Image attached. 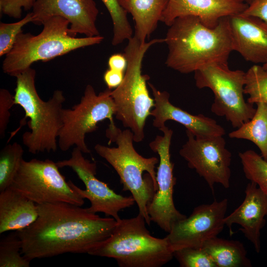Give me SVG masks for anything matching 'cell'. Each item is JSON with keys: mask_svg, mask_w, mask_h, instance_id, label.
I'll return each mask as SVG.
<instances>
[{"mask_svg": "<svg viewBox=\"0 0 267 267\" xmlns=\"http://www.w3.org/2000/svg\"><path fill=\"white\" fill-rule=\"evenodd\" d=\"M120 5L133 17L135 23L134 36L141 43L156 29L169 0H118Z\"/></svg>", "mask_w": 267, "mask_h": 267, "instance_id": "44dd1931", "label": "cell"}, {"mask_svg": "<svg viewBox=\"0 0 267 267\" xmlns=\"http://www.w3.org/2000/svg\"><path fill=\"white\" fill-rule=\"evenodd\" d=\"M262 67H263V68L266 70H267V62L264 64L262 66Z\"/></svg>", "mask_w": 267, "mask_h": 267, "instance_id": "d590c367", "label": "cell"}, {"mask_svg": "<svg viewBox=\"0 0 267 267\" xmlns=\"http://www.w3.org/2000/svg\"><path fill=\"white\" fill-rule=\"evenodd\" d=\"M246 178L267 194V161L253 150L239 153Z\"/></svg>", "mask_w": 267, "mask_h": 267, "instance_id": "d4e9b609", "label": "cell"}, {"mask_svg": "<svg viewBox=\"0 0 267 267\" xmlns=\"http://www.w3.org/2000/svg\"><path fill=\"white\" fill-rule=\"evenodd\" d=\"M82 151L77 147L73 148L69 159L58 161L59 168L69 167L76 173L84 183L86 189H82L72 181L68 183L71 187L83 198L88 199L90 206L88 210L93 213L101 212L107 217H111L117 221L120 220L119 213L121 210L131 207L135 202L133 196H123L116 193L105 182L96 177V164L85 158Z\"/></svg>", "mask_w": 267, "mask_h": 267, "instance_id": "7c38bea8", "label": "cell"}, {"mask_svg": "<svg viewBox=\"0 0 267 267\" xmlns=\"http://www.w3.org/2000/svg\"><path fill=\"white\" fill-rule=\"evenodd\" d=\"M228 17L233 50L248 62L267 63V25L259 18L240 13Z\"/></svg>", "mask_w": 267, "mask_h": 267, "instance_id": "d6986e66", "label": "cell"}, {"mask_svg": "<svg viewBox=\"0 0 267 267\" xmlns=\"http://www.w3.org/2000/svg\"><path fill=\"white\" fill-rule=\"evenodd\" d=\"M144 217L120 219L111 235L88 254L113 258L120 267H161L174 256L167 238L153 236Z\"/></svg>", "mask_w": 267, "mask_h": 267, "instance_id": "277c9868", "label": "cell"}, {"mask_svg": "<svg viewBox=\"0 0 267 267\" xmlns=\"http://www.w3.org/2000/svg\"><path fill=\"white\" fill-rule=\"evenodd\" d=\"M106 6L112 19V44L116 46L133 37V29L128 19L127 12L118 0H101Z\"/></svg>", "mask_w": 267, "mask_h": 267, "instance_id": "484cf974", "label": "cell"}, {"mask_svg": "<svg viewBox=\"0 0 267 267\" xmlns=\"http://www.w3.org/2000/svg\"><path fill=\"white\" fill-rule=\"evenodd\" d=\"M194 73L196 86L209 88L214 94L211 108L214 114L224 117L234 128L252 118L256 108L244 97L246 72L230 70L228 63H212Z\"/></svg>", "mask_w": 267, "mask_h": 267, "instance_id": "ba28073f", "label": "cell"}, {"mask_svg": "<svg viewBox=\"0 0 267 267\" xmlns=\"http://www.w3.org/2000/svg\"><path fill=\"white\" fill-rule=\"evenodd\" d=\"M174 256L181 267H217L202 247L181 248L174 251Z\"/></svg>", "mask_w": 267, "mask_h": 267, "instance_id": "f1b7e54d", "label": "cell"}, {"mask_svg": "<svg viewBox=\"0 0 267 267\" xmlns=\"http://www.w3.org/2000/svg\"><path fill=\"white\" fill-rule=\"evenodd\" d=\"M37 205L36 221L16 231L22 254L30 261L67 253L88 254L111 235L117 223L112 217H101L70 203Z\"/></svg>", "mask_w": 267, "mask_h": 267, "instance_id": "6da1fadb", "label": "cell"}, {"mask_svg": "<svg viewBox=\"0 0 267 267\" xmlns=\"http://www.w3.org/2000/svg\"><path fill=\"white\" fill-rule=\"evenodd\" d=\"M36 0H0V13L15 19L21 18L22 10L32 9Z\"/></svg>", "mask_w": 267, "mask_h": 267, "instance_id": "1f68e13d", "label": "cell"}, {"mask_svg": "<svg viewBox=\"0 0 267 267\" xmlns=\"http://www.w3.org/2000/svg\"><path fill=\"white\" fill-rule=\"evenodd\" d=\"M31 12L32 22L36 25L59 16L68 21L69 32L73 36L100 35L96 26L98 9L93 0H36Z\"/></svg>", "mask_w": 267, "mask_h": 267, "instance_id": "9a60e30c", "label": "cell"}, {"mask_svg": "<svg viewBox=\"0 0 267 267\" xmlns=\"http://www.w3.org/2000/svg\"><path fill=\"white\" fill-rule=\"evenodd\" d=\"M245 197L242 204L224 219L225 225L233 235V224L241 226L239 229L253 245L255 251L261 250V231L266 224L267 216V194L258 185L250 181L245 190Z\"/></svg>", "mask_w": 267, "mask_h": 267, "instance_id": "ac0fdd59", "label": "cell"}, {"mask_svg": "<svg viewBox=\"0 0 267 267\" xmlns=\"http://www.w3.org/2000/svg\"><path fill=\"white\" fill-rule=\"evenodd\" d=\"M49 160H22L11 186L37 204L66 202L79 206L85 203Z\"/></svg>", "mask_w": 267, "mask_h": 267, "instance_id": "30bf717a", "label": "cell"}, {"mask_svg": "<svg viewBox=\"0 0 267 267\" xmlns=\"http://www.w3.org/2000/svg\"><path fill=\"white\" fill-rule=\"evenodd\" d=\"M244 91L249 95L248 102L267 103V70L256 65L250 68L246 72Z\"/></svg>", "mask_w": 267, "mask_h": 267, "instance_id": "4316f807", "label": "cell"}, {"mask_svg": "<svg viewBox=\"0 0 267 267\" xmlns=\"http://www.w3.org/2000/svg\"><path fill=\"white\" fill-rule=\"evenodd\" d=\"M111 91L107 88L97 94L94 88L88 85L79 103L71 108L62 109V127L58 137L61 151H67L75 146L83 153H90L85 141L86 134L95 131L97 124L105 119L114 122L116 107Z\"/></svg>", "mask_w": 267, "mask_h": 267, "instance_id": "9c48e42d", "label": "cell"}, {"mask_svg": "<svg viewBox=\"0 0 267 267\" xmlns=\"http://www.w3.org/2000/svg\"><path fill=\"white\" fill-rule=\"evenodd\" d=\"M22 243L16 232L0 241V267H29L30 261L22 254Z\"/></svg>", "mask_w": 267, "mask_h": 267, "instance_id": "83f0119b", "label": "cell"}, {"mask_svg": "<svg viewBox=\"0 0 267 267\" xmlns=\"http://www.w3.org/2000/svg\"><path fill=\"white\" fill-rule=\"evenodd\" d=\"M202 248L209 254L217 267H251L246 249L238 240L215 237L207 241Z\"/></svg>", "mask_w": 267, "mask_h": 267, "instance_id": "7402d4cb", "label": "cell"}, {"mask_svg": "<svg viewBox=\"0 0 267 267\" xmlns=\"http://www.w3.org/2000/svg\"><path fill=\"white\" fill-rule=\"evenodd\" d=\"M228 17L221 18L213 28L193 16L175 19L165 38L168 48L166 66L188 74L208 64L228 63L233 50Z\"/></svg>", "mask_w": 267, "mask_h": 267, "instance_id": "7a4b0ae2", "label": "cell"}, {"mask_svg": "<svg viewBox=\"0 0 267 267\" xmlns=\"http://www.w3.org/2000/svg\"><path fill=\"white\" fill-rule=\"evenodd\" d=\"M38 216L37 205L11 185L0 193V234L22 230Z\"/></svg>", "mask_w": 267, "mask_h": 267, "instance_id": "ffe728a7", "label": "cell"}, {"mask_svg": "<svg viewBox=\"0 0 267 267\" xmlns=\"http://www.w3.org/2000/svg\"><path fill=\"white\" fill-rule=\"evenodd\" d=\"M24 149L17 142L6 145L0 152V192L10 186L20 167Z\"/></svg>", "mask_w": 267, "mask_h": 267, "instance_id": "cb8c5ba5", "label": "cell"}, {"mask_svg": "<svg viewBox=\"0 0 267 267\" xmlns=\"http://www.w3.org/2000/svg\"><path fill=\"white\" fill-rule=\"evenodd\" d=\"M248 5L245 0H169L161 21L170 26L178 17L193 16L213 28L221 18L241 13Z\"/></svg>", "mask_w": 267, "mask_h": 267, "instance_id": "e0dca14e", "label": "cell"}, {"mask_svg": "<svg viewBox=\"0 0 267 267\" xmlns=\"http://www.w3.org/2000/svg\"><path fill=\"white\" fill-rule=\"evenodd\" d=\"M227 199L196 207L188 217L173 224L166 236L175 251L186 247L201 248L208 240L218 235L225 226Z\"/></svg>", "mask_w": 267, "mask_h": 267, "instance_id": "5bb4252c", "label": "cell"}, {"mask_svg": "<svg viewBox=\"0 0 267 267\" xmlns=\"http://www.w3.org/2000/svg\"><path fill=\"white\" fill-rule=\"evenodd\" d=\"M31 12L20 20L11 23H0V56L7 54L13 48L18 36L22 32V28L32 22Z\"/></svg>", "mask_w": 267, "mask_h": 267, "instance_id": "f546056e", "label": "cell"}, {"mask_svg": "<svg viewBox=\"0 0 267 267\" xmlns=\"http://www.w3.org/2000/svg\"><path fill=\"white\" fill-rule=\"evenodd\" d=\"M163 135H157L149 146L159 156L156 172L158 189L148 205L147 212L151 222L169 232L176 222L186 216L180 213L174 202V188L176 178L174 176V164L171 160L170 146L173 132L165 126L159 129Z\"/></svg>", "mask_w": 267, "mask_h": 267, "instance_id": "4fadbf2b", "label": "cell"}, {"mask_svg": "<svg viewBox=\"0 0 267 267\" xmlns=\"http://www.w3.org/2000/svg\"><path fill=\"white\" fill-rule=\"evenodd\" d=\"M36 72L31 67L17 75L14 95L15 105L21 107L25 118H29L30 131L22 136V142L33 154L43 152H55L58 137L62 127L61 112L65 101L61 90L54 91L52 96L44 101L35 86Z\"/></svg>", "mask_w": 267, "mask_h": 267, "instance_id": "5b68a950", "label": "cell"}, {"mask_svg": "<svg viewBox=\"0 0 267 267\" xmlns=\"http://www.w3.org/2000/svg\"><path fill=\"white\" fill-rule=\"evenodd\" d=\"M240 14L259 18L267 25V0H254Z\"/></svg>", "mask_w": 267, "mask_h": 267, "instance_id": "d6a6232c", "label": "cell"}, {"mask_svg": "<svg viewBox=\"0 0 267 267\" xmlns=\"http://www.w3.org/2000/svg\"><path fill=\"white\" fill-rule=\"evenodd\" d=\"M108 144L115 143L117 147H110L96 144L94 150L114 169L123 184V190L129 191L147 225L151 220L147 207L158 189L155 169L159 160L156 157L145 158L135 149L134 134L130 129L121 130L110 122L105 131Z\"/></svg>", "mask_w": 267, "mask_h": 267, "instance_id": "3957f363", "label": "cell"}, {"mask_svg": "<svg viewBox=\"0 0 267 267\" xmlns=\"http://www.w3.org/2000/svg\"><path fill=\"white\" fill-rule=\"evenodd\" d=\"M109 69L124 72L127 65V61L124 54L115 53L111 55L108 61Z\"/></svg>", "mask_w": 267, "mask_h": 267, "instance_id": "e575fe53", "label": "cell"}, {"mask_svg": "<svg viewBox=\"0 0 267 267\" xmlns=\"http://www.w3.org/2000/svg\"><path fill=\"white\" fill-rule=\"evenodd\" d=\"M186 134L187 141L179 153L188 167L205 180L213 193L216 183L229 188L231 153L223 136L196 137L188 130Z\"/></svg>", "mask_w": 267, "mask_h": 267, "instance_id": "8fae6325", "label": "cell"}, {"mask_svg": "<svg viewBox=\"0 0 267 267\" xmlns=\"http://www.w3.org/2000/svg\"><path fill=\"white\" fill-rule=\"evenodd\" d=\"M43 25V30L37 35L22 32L18 36L3 61L4 73L16 77L34 62H46L78 48L98 44L104 40L100 35L85 38L71 35L69 22L59 16L48 19Z\"/></svg>", "mask_w": 267, "mask_h": 267, "instance_id": "52a82bcc", "label": "cell"}, {"mask_svg": "<svg viewBox=\"0 0 267 267\" xmlns=\"http://www.w3.org/2000/svg\"><path fill=\"white\" fill-rule=\"evenodd\" d=\"M254 0H245L246 2L249 4L251 3Z\"/></svg>", "mask_w": 267, "mask_h": 267, "instance_id": "8d00e7d4", "label": "cell"}, {"mask_svg": "<svg viewBox=\"0 0 267 267\" xmlns=\"http://www.w3.org/2000/svg\"><path fill=\"white\" fill-rule=\"evenodd\" d=\"M128 41L124 53L127 61L125 74L121 84L112 90L111 94L116 107L115 118L132 131L134 141L139 142L144 138L146 121L154 106L146 85L149 76L141 73L142 60L148 49L165 42V38L142 43L134 36Z\"/></svg>", "mask_w": 267, "mask_h": 267, "instance_id": "8992f818", "label": "cell"}, {"mask_svg": "<svg viewBox=\"0 0 267 267\" xmlns=\"http://www.w3.org/2000/svg\"><path fill=\"white\" fill-rule=\"evenodd\" d=\"M148 84L154 100V109L150 114L154 117V127L160 129L165 126L168 120H173L185 127L196 137L223 136L225 134L224 129L215 120L201 114H191L174 105L170 101V94L167 91H160L152 84Z\"/></svg>", "mask_w": 267, "mask_h": 267, "instance_id": "2e32d148", "label": "cell"}, {"mask_svg": "<svg viewBox=\"0 0 267 267\" xmlns=\"http://www.w3.org/2000/svg\"><path fill=\"white\" fill-rule=\"evenodd\" d=\"M15 105L14 95L7 89H0V137L5 135L10 117V110Z\"/></svg>", "mask_w": 267, "mask_h": 267, "instance_id": "4dcf8cb0", "label": "cell"}, {"mask_svg": "<svg viewBox=\"0 0 267 267\" xmlns=\"http://www.w3.org/2000/svg\"><path fill=\"white\" fill-rule=\"evenodd\" d=\"M124 76V72L108 69L104 73L103 78L108 88L112 89L121 84Z\"/></svg>", "mask_w": 267, "mask_h": 267, "instance_id": "836d02e7", "label": "cell"}, {"mask_svg": "<svg viewBox=\"0 0 267 267\" xmlns=\"http://www.w3.org/2000/svg\"><path fill=\"white\" fill-rule=\"evenodd\" d=\"M252 118L228 134L231 138L243 139L253 142L259 149L261 156L267 161V103L260 102Z\"/></svg>", "mask_w": 267, "mask_h": 267, "instance_id": "603a6c76", "label": "cell"}]
</instances>
